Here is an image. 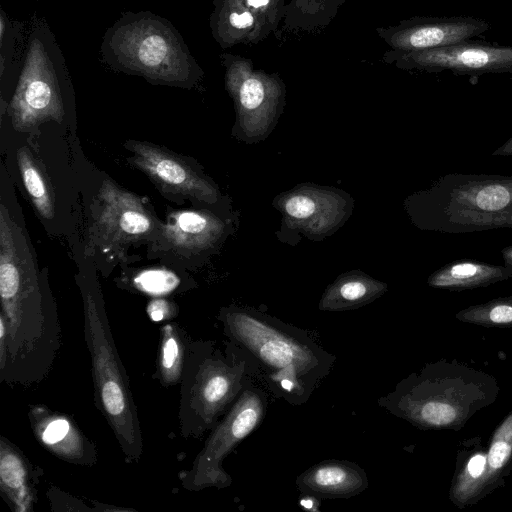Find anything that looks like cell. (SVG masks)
I'll list each match as a JSON object with an SVG mask.
<instances>
[{"label": "cell", "mask_w": 512, "mask_h": 512, "mask_svg": "<svg viewBox=\"0 0 512 512\" xmlns=\"http://www.w3.org/2000/svg\"><path fill=\"white\" fill-rule=\"evenodd\" d=\"M384 292V285L364 277L341 279L323 295L319 309L338 312L363 306Z\"/></svg>", "instance_id": "cell-18"}, {"label": "cell", "mask_w": 512, "mask_h": 512, "mask_svg": "<svg viewBox=\"0 0 512 512\" xmlns=\"http://www.w3.org/2000/svg\"><path fill=\"white\" fill-rule=\"evenodd\" d=\"M225 87L241 118L267 117L276 113L285 97V85L277 73L257 70L240 55L224 53Z\"/></svg>", "instance_id": "cell-10"}, {"label": "cell", "mask_w": 512, "mask_h": 512, "mask_svg": "<svg viewBox=\"0 0 512 512\" xmlns=\"http://www.w3.org/2000/svg\"><path fill=\"white\" fill-rule=\"evenodd\" d=\"M486 459L482 455H476L469 461L468 471L470 475L474 478L479 477L485 467Z\"/></svg>", "instance_id": "cell-29"}, {"label": "cell", "mask_w": 512, "mask_h": 512, "mask_svg": "<svg viewBox=\"0 0 512 512\" xmlns=\"http://www.w3.org/2000/svg\"><path fill=\"white\" fill-rule=\"evenodd\" d=\"M81 290L95 399L126 458L137 460L143 452V438L128 377L116 350L100 295L88 285Z\"/></svg>", "instance_id": "cell-2"}, {"label": "cell", "mask_w": 512, "mask_h": 512, "mask_svg": "<svg viewBox=\"0 0 512 512\" xmlns=\"http://www.w3.org/2000/svg\"><path fill=\"white\" fill-rule=\"evenodd\" d=\"M210 26L214 39L223 49L258 44L272 34L244 0H215Z\"/></svg>", "instance_id": "cell-14"}, {"label": "cell", "mask_w": 512, "mask_h": 512, "mask_svg": "<svg viewBox=\"0 0 512 512\" xmlns=\"http://www.w3.org/2000/svg\"><path fill=\"white\" fill-rule=\"evenodd\" d=\"M12 126L26 131L38 124L64 119V105L56 67L44 44L31 41L24 68L10 102Z\"/></svg>", "instance_id": "cell-7"}, {"label": "cell", "mask_w": 512, "mask_h": 512, "mask_svg": "<svg viewBox=\"0 0 512 512\" xmlns=\"http://www.w3.org/2000/svg\"><path fill=\"white\" fill-rule=\"evenodd\" d=\"M300 493L321 499L351 498L368 487L367 474L357 463L346 460H324L314 464L296 478Z\"/></svg>", "instance_id": "cell-13"}, {"label": "cell", "mask_w": 512, "mask_h": 512, "mask_svg": "<svg viewBox=\"0 0 512 512\" xmlns=\"http://www.w3.org/2000/svg\"><path fill=\"white\" fill-rule=\"evenodd\" d=\"M29 418L39 442L56 456L81 465L95 461V448L69 417L37 406L30 409Z\"/></svg>", "instance_id": "cell-12"}, {"label": "cell", "mask_w": 512, "mask_h": 512, "mask_svg": "<svg viewBox=\"0 0 512 512\" xmlns=\"http://www.w3.org/2000/svg\"><path fill=\"white\" fill-rule=\"evenodd\" d=\"M31 465L9 440L0 439V491L15 512H31L35 499Z\"/></svg>", "instance_id": "cell-16"}, {"label": "cell", "mask_w": 512, "mask_h": 512, "mask_svg": "<svg viewBox=\"0 0 512 512\" xmlns=\"http://www.w3.org/2000/svg\"><path fill=\"white\" fill-rule=\"evenodd\" d=\"M107 47L120 69L151 81L180 85L201 74L179 35L155 15H137L118 23Z\"/></svg>", "instance_id": "cell-3"}, {"label": "cell", "mask_w": 512, "mask_h": 512, "mask_svg": "<svg viewBox=\"0 0 512 512\" xmlns=\"http://www.w3.org/2000/svg\"><path fill=\"white\" fill-rule=\"evenodd\" d=\"M345 2L346 0H289L277 31L278 39L282 40L284 34H313L322 31L335 19Z\"/></svg>", "instance_id": "cell-17"}, {"label": "cell", "mask_w": 512, "mask_h": 512, "mask_svg": "<svg viewBox=\"0 0 512 512\" xmlns=\"http://www.w3.org/2000/svg\"><path fill=\"white\" fill-rule=\"evenodd\" d=\"M298 504L300 507L307 511L311 512H319L320 511V505H321V498L309 494V493H301Z\"/></svg>", "instance_id": "cell-27"}, {"label": "cell", "mask_w": 512, "mask_h": 512, "mask_svg": "<svg viewBox=\"0 0 512 512\" xmlns=\"http://www.w3.org/2000/svg\"><path fill=\"white\" fill-rule=\"evenodd\" d=\"M510 200L508 190L500 185L483 188L476 197L477 205L483 210L496 211L504 208Z\"/></svg>", "instance_id": "cell-21"}, {"label": "cell", "mask_w": 512, "mask_h": 512, "mask_svg": "<svg viewBox=\"0 0 512 512\" xmlns=\"http://www.w3.org/2000/svg\"><path fill=\"white\" fill-rule=\"evenodd\" d=\"M490 319L496 323H505L512 321V307L506 305L495 307L490 312Z\"/></svg>", "instance_id": "cell-28"}, {"label": "cell", "mask_w": 512, "mask_h": 512, "mask_svg": "<svg viewBox=\"0 0 512 512\" xmlns=\"http://www.w3.org/2000/svg\"><path fill=\"white\" fill-rule=\"evenodd\" d=\"M451 272L455 277H468L475 274L476 267L472 264H459L454 266Z\"/></svg>", "instance_id": "cell-30"}, {"label": "cell", "mask_w": 512, "mask_h": 512, "mask_svg": "<svg viewBox=\"0 0 512 512\" xmlns=\"http://www.w3.org/2000/svg\"><path fill=\"white\" fill-rule=\"evenodd\" d=\"M182 409L196 432L213 428L252 379L246 362L227 348L226 353L210 346L199 352Z\"/></svg>", "instance_id": "cell-5"}, {"label": "cell", "mask_w": 512, "mask_h": 512, "mask_svg": "<svg viewBox=\"0 0 512 512\" xmlns=\"http://www.w3.org/2000/svg\"><path fill=\"white\" fill-rule=\"evenodd\" d=\"M139 283L143 290L153 293H164L175 286L176 280L169 273L151 271L149 274L141 277Z\"/></svg>", "instance_id": "cell-23"}, {"label": "cell", "mask_w": 512, "mask_h": 512, "mask_svg": "<svg viewBox=\"0 0 512 512\" xmlns=\"http://www.w3.org/2000/svg\"><path fill=\"white\" fill-rule=\"evenodd\" d=\"M422 419L432 425H445L456 417L455 409L444 403L428 402L421 408Z\"/></svg>", "instance_id": "cell-22"}, {"label": "cell", "mask_w": 512, "mask_h": 512, "mask_svg": "<svg viewBox=\"0 0 512 512\" xmlns=\"http://www.w3.org/2000/svg\"><path fill=\"white\" fill-rule=\"evenodd\" d=\"M147 313L153 321H162L175 314L174 305L164 299H154L149 302Z\"/></svg>", "instance_id": "cell-25"}, {"label": "cell", "mask_w": 512, "mask_h": 512, "mask_svg": "<svg viewBox=\"0 0 512 512\" xmlns=\"http://www.w3.org/2000/svg\"><path fill=\"white\" fill-rule=\"evenodd\" d=\"M96 199V228L110 246L136 241L155 227L141 199L110 179L103 180Z\"/></svg>", "instance_id": "cell-11"}, {"label": "cell", "mask_w": 512, "mask_h": 512, "mask_svg": "<svg viewBox=\"0 0 512 512\" xmlns=\"http://www.w3.org/2000/svg\"><path fill=\"white\" fill-rule=\"evenodd\" d=\"M161 334L160 379L166 385H173L179 382L184 372L185 344L177 325H165Z\"/></svg>", "instance_id": "cell-20"}, {"label": "cell", "mask_w": 512, "mask_h": 512, "mask_svg": "<svg viewBox=\"0 0 512 512\" xmlns=\"http://www.w3.org/2000/svg\"><path fill=\"white\" fill-rule=\"evenodd\" d=\"M511 453V447L504 441H498L490 449L488 461L492 468H499Z\"/></svg>", "instance_id": "cell-26"}, {"label": "cell", "mask_w": 512, "mask_h": 512, "mask_svg": "<svg viewBox=\"0 0 512 512\" xmlns=\"http://www.w3.org/2000/svg\"><path fill=\"white\" fill-rule=\"evenodd\" d=\"M17 163L23 184L35 209L42 218L53 219L55 207L51 187L26 147L18 149Z\"/></svg>", "instance_id": "cell-19"}, {"label": "cell", "mask_w": 512, "mask_h": 512, "mask_svg": "<svg viewBox=\"0 0 512 512\" xmlns=\"http://www.w3.org/2000/svg\"><path fill=\"white\" fill-rule=\"evenodd\" d=\"M315 202L312 198L305 195H295L290 197L285 203L286 213L298 220L308 219L315 213Z\"/></svg>", "instance_id": "cell-24"}, {"label": "cell", "mask_w": 512, "mask_h": 512, "mask_svg": "<svg viewBox=\"0 0 512 512\" xmlns=\"http://www.w3.org/2000/svg\"><path fill=\"white\" fill-rule=\"evenodd\" d=\"M490 27L488 21L472 16H413L375 31L390 49L415 51L468 41Z\"/></svg>", "instance_id": "cell-8"}, {"label": "cell", "mask_w": 512, "mask_h": 512, "mask_svg": "<svg viewBox=\"0 0 512 512\" xmlns=\"http://www.w3.org/2000/svg\"><path fill=\"white\" fill-rule=\"evenodd\" d=\"M268 407V392L252 378L239 397L214 427L183 485L193 491L227 488L232 479L222 467L223 460L263 422Z\"/></svg>", "instance_id": "cell-4"}, {"label": "cell", "mask_w": 512, "mask_h": 512, "mask_svg": "<svg viewBox=\"0 0 512 512\" xmlns=\"http://www.w3.org/2000/svg\"><path fill=\"white\" fill-rule=\"evenodd\" d=\"M381 60L396 68L428 73L481 75L512 73V46L479 41L415 51L389 49Z\"/></svg>", "instance_id": "cell-6"}, {"label": "cell", "mask_w": 512, "mask_h": 512, "mask_svg": "<svg viewBox=\"0 0 512 512\" xmlns=\"http://www.w3.org/2000/svg\"><path fill=\"white\" fill-rule=\"evenodd\" d=\"M125 147L132 153L131 163L161 191L206 202L216 199L215 187L180 155L145 141L128 140Z\"/></svg>", "instance_id": "cell-9"}, {"label": "cell", "mask_w": 512, "mask_h": 512, "mask_svg": "<svg viewBox=\"0 0 512 512\" xmlns=\"http://www.w3.org/2000/svg\"><path fill=\"white\" fill-rule=\"evenodd\" d=\"M219 318L227 348L269 394L290 405L306 403L333 369L335 356L301 328L238 306L223 308Z\"/></svg>", "instance_id": "cell-1"}, {"label": "cell", "mask_w": 512, "mask_h": 512, "mask_svg": "<svg viewBox=\"0 0 512 512\" xmlns=\"http://www.w3.org/2000/svg\"><path fill=\"white\" fill-rule=\"evenodd\" d=\"M221 229V222L205 211L178 210L167 216L161 234L174 250L192 253L207 249Z\"/></svg>", "instance_id": "cell-15"}]
</instances>
